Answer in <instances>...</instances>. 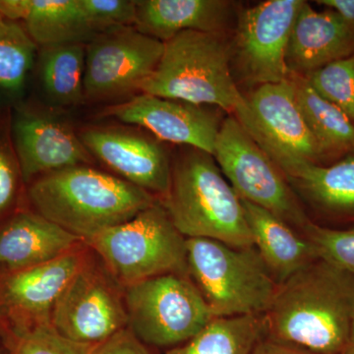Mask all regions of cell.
<instances>
[{
	"label": "cell",
	"mask_w": 354,
	"mask_h": 354,
	"mask_svg": "<svg viewBox=\"0 0 354 354\" xmlns=\"http://www.w3.org/2000/svg\"><path fill=\"white\" fill-rule=\"evenodd\" d=\"M316 3L339 14L342 19L354 28V0H317Z\"/></svg>",
	"instance_id": "34"
},
{
	"label": "cell",
	"mask_w": 354,
	"mask_h": 354,
	"mask_svg": "<svg viewBox=\"0 0 354 354\" xmlns=\"http://www.w3.org/2000/svg\"><path fill=\"white\" fill-rule=\"evenodd\" d=\"M304 2L268 0L239 14L230 55L247 82L261 86L290 78L286 50Z\"/></svg>",
	"instance_id": "12"
},
{
	"label": "cell",
	"mask_w": 354,
	"mask_h": 354,
	"mask_svg": "<svg viewBox=\"0 0 354 354\" xmlns=\"http://www.w3.org/2000/svg\"><path fill=\"white\" fill-rule=\"evenodd\" d=\"M160 202L186 239L254 246L241 199L211 153L188 147L172 165L171 186Z\"/></svg>",
	"instance_id": "3"
},
{
	"label": "cell",
	"mask_w": 354,
	"mask_h": 354,
	"mask_svg": "<svg viewBox=\"0 0 354 354\" xmlns=\"http://www.w3.org/2000/svg\"><path fill=\"white\" fill-rule=\"evenodd\" d=\"M164 48V43L133 26L95 35L86 44L84 97L109 101L141 91Z\"/></svg>",
	"instance_id": "10"
},
{
	"label": "cell",
	"mask_w": 354,
	"mask_h": 354,
	"mask_svg": "<svg viewBox=\"0 0 354 354\" xmlns=\"http://www.w3.org/2000/svg\"><path fill=\"white\" fill-rule=\"evenodd\" d=\"M317 93L354 123V53L304 76Z\"/></svg>",
	"instance_id": "27"
},
{
	"label": "cell",
	"mask_w": 354,
	"mask_h": 354,
	"mask_svg": "<svg viewBox=\"0 0 354 354\" xmlns=\"http://www.w3.org/2000/svg\"><path fill=\"white\" fill-rule=\"evenodd\" d=\"M187 272L214 317L264 315L278 290L255 246L186 239Z\"/></svg>",
	"instance_id": "5"
},
{
	"label": "cell",
	"mask_w": 354,
	"mask_h": 354,
	"mask_svg": "<svg viewBox=\"0 0 354 354\" xmlns=\"http://www.w3.org/2000/svg\"><path fill=\"white\" fill-rule=\"evenodd\" d=\"M353 53V26L334 11H316L304 1L286 50V66L290 73L306 76Z\"/></svg>",
	"instance_id": "17"
},
{
	"label": "cell",
	"mask_w": 354,
	"mask_h": 354,
	"mask_svg": "<svg viewBox=\"0 0 354 354\" xmlns=\"http://www.w3.org/2000/svg\"><path fill=\"white\" fill-rule=\"evenodd\" d=\"M86 244L123 288L162 274H188L186 237L160 199Z\"/></svg>",
	"instance_id": "6"
},
{
	"label": "cell",
	"mask_w": 354,
	"mask_h": 354,
	"mask_svg": "<svg viewBox=\"0 0 354 354\" xmlns=\"http://www.w3.org/2000/svg\"><path fill=\"white\" fill-rule=\"evenodd\" d=\"M19 165L4 146H0V216L12 207L17 195Z\"/></svg>",
	"instance_id": "31"
},
{
	"label": "cell",
	"mask_w": 354,
	"mask_h": 354,
	"mask_svg": "<svg viewBox=\"0 0 354 354\" xmlns=\"http://www.w3.org/2000/svg\"><path fill=\"white\" fill-rule=\"evenodd\" d=\"M91 251L84 243L50 262L7 274L0 286V299L17 324L15 334L50 324L58 297L90 259Z\"/></svg>",
	"instance_id": "15"
},
{
	"label": "cell",
	"mask_w": 354,
	"mask_h": 354,
	"mask_svg": "<svg viewBox=\"0 0 354 354\" xmlns=\"http://www.w3.org/2000/svg\"><path fill=\"white\" fill-rule=\"evenodd\" d=\"M246 101L248 111L236 120L283 174L297 162L320 165L325 160L300 111L290 78L258 86Z\"/></svg>",
	"instance_id": "11"
},
{
	"label": "cell",
	"mask_w": 354,
	"mask_h": 354,
	"mask_svg": "<svg viewBox=\"0 0 354 354\" xmlns=\"http://www.w3.org/2000/svg\"><path fill=\"white\" fill-rule=\"evenodd\" d=\"M91 354H151L146 344L140 341L131 330L123 329L97 344Z\"/></svg>",
	"instance_id": "32"
},
{
	"label": "cell",
	"mask_w": 354,
	"mask_h": 354,
	"mask_svg": "<svg viewBox=\"0 0 354 354\" xmlns=\"http://www.w3.org/2000/svg\"><path fill=\"white\" fill-rule=\"evenodd\" d=\"M36 43L14 21L0 22V88L17 92L34 62Z\"/></svg>",
	"instance_id": "26"
},
{
	"label": "cell",
	"mask_w": 354,
	"mask_h": 354,
	"mask_svg": "<svg viewBox=\"0 0 354 354\" xmlns=\"http://www.w3.org/2000/svg\"><path fill=\"white\" fill-rule=\"evenodd\" d=\"M232 7L227 0H136L134 28L162 43L186 31L221 34Z\"/></svg>",
	"instance_id": "19"
},
{
	"label": "cell",
	"mask_w": 354,
	"mask_h": 354,
	"mask_svg": "<svg viewBox=\"0 0 354 354\" xmlns=\"http://www.w3.org/2000/svg\"><path fill=\"white\" fill-rule=\"evenodd\" d=\"M21 177H34L90 162L91 153L66 123L48 116L22 115L14 123Z\"/></svg>",
	"instance_id": "16"
},
{
	"label": "cell",
	"mask_w": 354,
	"mask_h": 354,
	"mask_svg": "<svg viewBox=\"0 0 354 354\" xmlns=\"http://www.w3.org/2000/svg\"><path fill=\"white\" fill-rule=\"evenodd\" d=\"M86 44L65 43L44 46L41 78L53 102L62 106L79 104L84 99Z\"/></svg>",
	"instance_id": "25"
},
{
	"label": "cell",
	"mask_w": 354,
	"mask_h": 354,
	"mask_svg": "<svg viewBox=\"0 0 354 354\" xmlns=\"http://www.w3.org/2000/svg\"><path fill=\"white\" fill-rule=\"evenodd\" d=\"M0 15L24 21L26 32L43 46L87 44L95 37L79 0H0Z\"/></svg>",
	"instance_id": "21"
},
{
	"label": "cell",
	"mask_w": 354,
	"mask_h": 354,
	"mask_svg": "<svg viewBox=\"0 0 354 354\" xmlns=\"http://www.w3.org/2000/svg\"><path fill=\"white\" fill-rule=\"evenodd\" d=\"M86 243L57 223L22 212L0 227V267L9 272L50 262Z\"/></svg>",
	"instance_id": "18"
},
{
	"label": "cell",
	"mask_w": 354,
	"mask_h": 354,
	"mask_svg": "<svg viewBox=\"0 0 354 354\" xmlns=\"http://www.w3.org/2000/svg\"><path fill=\"white\" fill-rule=\"evenodd\" d=\"M295 99L325 158L354 153V123L314 90L304 76L290 74Z\"/></svg>",
	"instance_id": "23"
},
{
	"label": "cell",
	"mask_w": 354,
	"mask_h": 354,
	"mask_svg": "<svg viewBox=\"0 0 354 354\" xmlns=\"http://www.w3.org/2000/svg\"><path fill=\"white\" fill-rule=\"evenodd\" d=\"M251 354H315L305 351L304 348H297V346H291V344H285L271 339V337L265 335L262 339L254 348Z\"/></svg>",
	"instance_id": "33"
},
{
	"label": "cell",
	"mask_w": 354,
	"mask_h": 354,
	"mask_svg": "<svg viewBox=\"0 0 354 354\" xmlns=\"http://www.w3.org/2000/svg\"><path fill=\"white\" fill-rule=\"evenodd\" d=\"M93 257L58 297L50 325L69 341L97 346L127 329L128 319L124 288Z\"/></svg>",
	"instance_id": "9"
},
{
	"label": "cell",
	"mask_w": 354,
	"mask_h": 354,
	"mask_svg": "<svg viewBox=\"0 0 354 354\" xmlns=\"http://www.w3.org/2000/svg\"><path fill=\"white\" fill-rule=\"evenodd\" d=\"M342 354H348V353H346V351H344Z\"/></svg>",
	"instance_id": "37"
},
{
	"label": "cell",
	"mask_w": 354,
	"mask_h": 354,
	"mask_svg": "<svg viewBox=\"0 0 354 354\" xmlns=\"http://www.w3.org/2000/svg\"><path fill=\"white\" fill-rule=\"evenodd\" d=\"M164 44L157 68L140 92L216 106L234 118L248 109L232 75L230 46L221 34L186 31Z\"/></svg>",
	"instance_id": "4"
},
{
	"label": "cell",
	"mask_w": 354,
	"mask_h": 354,
	"mask_svg": "<svg viewBox=\"0 0 354 354\" xmlns=\"http://www.w3.org/2000/svg\"><path fill=\"white\" fill-rule=\"evenodd\" d=\"M213 157L241 200L271 212L304 232L311 221L285 174L234 116L221 122Z\"/></svg>",
	"instance_id": "8"
},
{
	"label": "cell",
	"mask_w": 354,
	"mask_h": 354,
	"mask_svg": "<svg viewBox=\"0 0 354 354\" xmlns=\"http://www.w3.org/2000/svg\"><path fill=\"white\" fill-rule=\"evenodd\" d=\"M93 35L116 28L134 27L136 0H79Z\"/></svg>",
	"instance_id": "30"
},
{
	"label": "cell",
	"mask_w": 354,
	"mask_h": 354,
	"mask_svg": "<svg viewBox=\"0 0 354 354\" xmlns=\"http://www.w3.org/2000/svg\"><path fill=\"white\" fill-rule=\"evenodd\" d=\"M266 335L315 354H342L354 322V274L322 259L279 286Z\"/></svg>",
	"instance_id": "1"
},
{
	"label": "cell",
	"mask_w": 354,
	"mask_h": 354,
	"mask_svg": "<svg viewBox=\"0 0 354 354\" xmlns=\"http://www.w3.org/2000/svg\"><path fill=\"white\" fill-rule=\"evenodd\" d=\"M95 346L69 341L44 324L15 334L13 354H91Z\"/></svg>",
	"instance_id": "29"
},
{
	"label": "cell",
	"mask_w": 354,
	"mask_h": 354,
	"mask_svg": "<svg viewBox=\"0 0 354 354\" xmlns=\"http://www.w3.org/2000/svg\"><path fill=\"white\" fill-rule=\"evenodd\" d=\"M79 137L88 152L118 177L160 200L167 196L172 164L160 140L120 127L88 128Z\"/></svg>",
	"instance_id": "13"
},
{
	"label": "cell",
	"mask_w": 354,
	"mask_h": 354,
	"mask_svg": "<svg viewBox=\"0 0 354 354\" xmlns=\"http://www.w3.org/2000/svg\"><path fill=\"white\" fill-rule=\"evenodd\" d=\"M266 333L265 314L216 317L189 341L165 354H251Z\"/></svg>",
	"instance_id": "24"
},
{
	"label": "cell",
	"mask_w": 354,
	"mask_h": 354,
	"mask_svg": "<svg viewBox=\"0 0 354 354\" xmlns=\"http://www.w3.org/2000/svg\"><path fill=\"white\" fill-rule=\"evenodd\" d=\"M285 176L318 208L333 215L354 216V153L329 167L297 162Z\"/></svg>",
	"instance_id": "22"
},
{
	"label": "cell",
	"mask_w": 354,
	"mask_h": 354,
	"mask_svg": "<svg viewBox=\"0 0 354 354\" xmlns=\"http://www.w3.org/2000/svg\"><path fill=\"white\" fill-rule=\"evenodd\" d=\"M302 234L315 246L319 259L354 274V227L334 230L310 221Z\"/></svg>",
	"instance_id": "28"
},
{
	"label": "cell",
	"mask_w": 354,
	"mask_h": 354,
	"mask_svg": "<svg viewBox=\"0 0 354 354\" xmlns=\"http://www.w3.org/2000/svg\"><path fill=\"white\" fill-rule=\"evenodd\" d=\"M253 244L277 285L318 260L315 246L271 212L241 200Z\"/></svg>",
	"instance_id": "20"
},
{
	"label": "cell",
	"mask_w": 354,
	"mask_h": 354,
	"mask_svg": "<svg viewBox=\"0 0 354 354\" xmlns=\"http://www.w3.org/2000/svg\"><path fill=\"white\" fill-rule=\"evenodd\" d=\"M36 213L87 242L131 220L158 198L88 165L44 174L28 191Z\"/></svg>",
	"instance_id": "2"
},
{
	"label": "cell",
	"mask_w": 354,
	"mask_h": 354,
	"mask_svg": "<svg viewBox=\"0 0 354 354\" xmlns=\"http://www.w3.org/2000/svg\"><path fill=\"white\" fill-rule=\"evenodd\" d=\"M128 329L146 346L169 348L195 337L215 317L188 274H167L124 288Z\"/></svg>",
	"instance_id": "7"
},
{
	"label": "cell",
	"mask_w": 354,
	"mask_h": 354,
	"mask_svg": "<svg viewBox=\"0 0 354 354\" xmlns=\"http://www.w3.org/2000/svg\"><path fill=\"white\" fill-rule=\"evenodd\" d=\"M127 124L145 128L160 141L190 147L213 156L221 122L203 106L157 95H135L106 109Z\"/></svg>",
	"instance_id": "14"
},
{
	"label": "cell",
	"mask_w": 354,
	"mask_h": 354,
	"mask_svg": "<svg viewBox=\"0 0 354 354\" xmlns=\"http://www.w3.org/2000/svg\"><path fill=\"white\" fill-rule=\"evenodd\" d=\"M1 21H3V18H2V16L0 15V22H1Z\"/></svg>",
	"instance_id": "36"
},
{
	"label": "cell",
	"mask_w": 354,
	"mask_h": 354,
	"mask_svg": "<svg viewBox=\"0 0 354 354\" xmlns=\"http://www.w3.org/2000/svg\"><path fill=\"white\" fill-rule=\"evenodd\" d=\"M344 351L348 354H354V322L353 324V328H351V335H349L348 346H346V351Z\"/></svg>",
	"instance_id": "35"
}]
</instances>
